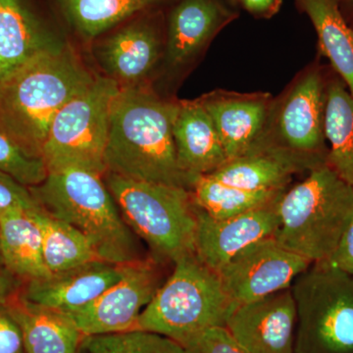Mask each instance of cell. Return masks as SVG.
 Segmentation results:
<instances>
[{
	"mask_svg": "<svg viewBox=\"0 0 353 353\" xmlns=\"http://www.w3.org/2000/svg\"><path fill=\"white\" fill-rule=\"evenodd\" d=\"M179 99L152 83L120 88L114 97L104 152L106 172L143 182L192 190L174 141Z\"/></svg>",
	"mask_w": 353,
	"mask_h": 353,
	"instance_id": "obj_1",
	"label": "cell"
},
{
	"mask_svg": "<svg viewBox=\"0 0 353 353\" xmlns=\"http://www.w3.org/2000/svg\"><path fill=\"white\" fill-rule=\"evenodd\" d=\"M97 76L71 43L46 53L0 83V121L28 152L43 158L55 116Z\"/></svg>",
	"mask_w": 353,
	"mask_h": 353,
	"instance_id": "obj_2",
	"label": "cell"
},
{
	"mask_svg": "<svg viewBox=\"0 0 353 353\" xmlns=\"http://www.w3.org/2000/svg\"><path fill=\"white\" fill-rule=\"evenodd\" d=\"M29 189L48 214L81 232L99 259L118 265L143 261L101 174L65 167L48 171L43 183Z\"/></svg>",
	"mask_w": 353,
	"mask_h": 353,
	"instance_id": "obj_3",
	"label": "cell"
},
{
	"mask_svg": "<svg viewBox=\"0 0 353 353\" xmlns=\"http://www.w3.org/2000/svg\"><path fill=\"white\" fill-rule=\"evenodd\" d=\"M275 240L311 263L328 261L353 220V188L329 166L308 172L278 202Z\"/></svg>",
	"mask_w": 353,
	"mask_h": 353,
	"instance_id": "obj_4",
	"label": "cell"
},
{
	"mask_svg": "<svg viewBox=\"0 0 353 353\" xmlns=\"http://www.w3.org/2000/svg\"><path fill=\"white\" fill-rule=\"evenodd\" d=\"M174 265L170 278L158 288L139 315L137 329L162 334L183 347L205 330L226 326L238 305L227 294L217 272L194 253Z\"/></svg>",
	"mask_w": 353,
	"mask_h": 353,
	"instance_id": "obj_5",
	"label": "cell"
},
{
	"mask_svg": "<svg viewBox=\"0 0 353 353\" xmlns=\"http://www.w3.org/2000/svg\"><path fill=\"white\" fill-rule=\"evenodd\" d=\"M327 85L328 81L318 65L301 70L273 97L263 131L248 154L274 155L294 165L299 173L327 164Z\"/></svg>",
	"mask_w": 353,
	"mask_h": 353,
	"instance_id": "obj_6",
	"label": "cell"
},
{
	"mask_svg": "<svg viewBox=\"0 0 353 353\" xmlns=\"http://www.w3.org/2000/svg\"><path fill=\"white\" fill-rule=\"evenodd\" d=\"M103 180L128 226L157 255L175 262L194 253L197 220L192 190L110 172Z\"/></svg>",
	"mask_w": 353,
	"mask_h": 353,
	"instance_id": "obj_7",
	"label": "cell"
},
{
	"mask_svg": "<svg viewBox=\"0 0 353 353\" xmlns=\"http://www.w3.org/2000/svg\"><path fill=\"white\" fill-rule=\"evenodd\" d=\"M294 353H353V277L328 262L312 263L292 284Z\"/></svg>",
	"mask_w": 353,
	"mask_h": 353,
	"instance_id": "obj_8",
	"label": "cell"
},
{
	"mask_svg": "<svg viewBox=\"0 0 353 353\" xmlns=\"http://www.w3.org/2000/svg\"><path fill=\"white\" fill-rule=\"evenodd\" d=\"M119 90L114 81L97 75L90 87L58 112L41 150L48 171L79 167L105 173L109 117Z\"/></svg>",
	"mask_w": 353,
	"mask_h": 353,
	"instance_id": "obj_9",
	"label": "cell"
},
{
	"mask_svg": "<svg viewBox=\"0 0 353 353\" xmlns=\"http://www.w3.org/2000/svg\"><path fill=\"white\" fill-rule=\"evenodd\" d=\"M167 9L132 16L90 43L102 76L120 88L152 83L166 46Z\"/></svg>",
	"mask_w": 353,
	"mask_h": 353,
	"instance_id": "obj_10",
	"label": "cell"
},
{
	"mask_svg": "<svg viewBox=\"0 0 353 353\" xmlns=\"http://www.w3.org/2000/svg\"><path fill=\"white\" fill-rule=\"evenodd\" d=\"M240 13L236 0H176L167 9L166 46L160 70L169 79L188 73Z\"/></svg>",
	"mask_w": 353,
	"mask_h": 353,
	"instance_id": "obj_11",
	"label": "cell"
},
{
	"mask_svg": "<svg viewBox=\"0 0 353 353\" xmlns=\"http://www.w3.org/2000/svg\"><path fill=\"white\" fill-rule=\"evenodd\" d=\"M311 264L272 236L246 246L218 275L232 301L241 305L290 289Z\"/></svg>",
	"mask_w": 353,
	"mask_h": 353,
	"instance_id": "obj_12",
	"label": "cell"
},
{
	"mask_svg": "<svg viewBox=\"0 0 353 353\" xmlns=\"http://www.w3.org/2000/svg\"><path fill=\"white\" fill-rule=\"evenodd\" d=\"M157 272L146 261L131 264L126 275L88 305L65 313L83 336L137 329L139 315L159 288Z\"/></svg>",
	"mask_w": 353,
	"mask_h": 353,
	"instance_id": "obj_13",
	"label": "cell"
},
{
	"mask_svg": "<svg viewBox=\"0 0 353 353\" xmlns=\"http://www.w3.org/2000/svg\"><path fill=\"white\" fill-rule=\"evenodd\" d=\"M69 43L36 0H0V83Z\"/></svg>",
	"mask_w": 353,
	"mask_h": 353,
	"instance_id": "obj_14",
	"label": "cell"
},
{
	"mask_svg": "<svg viewBox=\"0 0 353 353\" xmlns=\"http://www.w3.org/2000/svg\"><path fill=\"white\" fill-rule=\"evenodd\" d=\"M226 328L250 353H294L296 309L292 290L236 306Z\"/></svg>",
	"mask_w": 353,
	"mask_h": 353,
	"instance_id": "obj_15",
	"label": "cell"
},
{
	"mask_svg": "<svg viewBox=\"0 0 353 353\" xmlns=\"http://www.w3.org/2000/svg\"><path fill=\"white\" fill-rule=\"evenodd\" d=\"M280 197L229 219H214L196 206L194 254L197 259L218 273L246 246L275 236L279 227Z\"/></svg>",
	"mask_w": 353,
	"mask_h": 353,
	"instance_id": "obj_16",
	"label": "cell"
},
{
	"mask_svg": "<svg viewBox=\"0 0 353 353\" xmlns=\"http://www.w3.org/2000/svg\"><path fill=\"white\" fill-rule=\"evenodd\" d=\"M197 101L208 111L228 160L252 152L263 131L273 97L269 92L215 90Z\"/></svg>",
	"mask_w": 353,
	"mask_h": 353,
	"instance_id": "obj_17",
	"label": "cell"
},
{
	"mask_svg": "<svg viewBox=\"0 0 353 353\" xmlns=\"http://www.w3.org/2000/svg\"><path fill=\"white\" fill-rule=\"evenodd\" d=\"M130 265L97 260L43 280L26 283L20 294L32 303L71 312L88 305L119 282Z\"/></svg>",
	"mask_w": 353,
	"mask_h": 353,
	"instance_id": "obj_18",
	"label": "cell"
},
{
	"mask_svg": "<svg viewBox=\"0 0 353 353\" xmlns=\"http://www.w3.org/2000/svg\"><path fill=\"white\" fill-rule=\"evenodd\" d=\"M173 134L179 165L192 182L228 161L217 130L197 99L179 101Z\"/></svg>",
	"mask_w": 353,
	"mask_h": 353,
	"instance_id": "obj_19",
	"label": "cell"
},
{
	"mask_svg": "<svg viewBox=\"0 0 353 353\" xmlns=\"http://www.w3.org/2000/svg\"><path fill=\"white\" fill-rule=\"evenodd\" d=\"M58 22L90 43L116 26L145 11L168 9L176 0H48Z\"/></svg>",
	"mask_w": 353,
	"mask_h": 353,
	"instance_id": "obj_20",
	"label": "cell"
},
{
	"mask_svg": "<svg viewBox=\"0 0 353 353\" xmlns=\"http://www.w3.org/2000/svg\"><path fill=\"white\" fill-rule=\"evenodd\" d=\"M6 304L19 325L26 353H78L83 336L68 315L32 303L18 292Z\"/></svg>",
	"mask_w": 353,
	"mask_h": 353,
	"instance_id": "obj_21",
	"label": "cell"
},
{
	"mask_svg": "<svg viewBox=\"0 0 353 353\" xmlns=\"http://www.w3.org/2000/svg\"><path fill=\"white\" fill-rule=\"evenodd\" d=\"M0 254L6 270L26 283L50 278L39 228L30 211L0 215Z\"/></svg>",
	"mask_w": 353,
	"mask_h": 353,
	"instance_id": "obj_22",
	"label": "cell"
},
{
	"mask_svg": "<svg viewBox=\"0 0 353 353\" xmlns=\"http://www.w3.org/2000/svg\"><path fill=\"white\" fill-rule=\"evenodd\" d=\"M314 27L322 54L353 95V30L341 11V0H296Z\"/></svg>",
	"mask_w": 353,
	"mask_h": 353,
	"instance_id": "obj_23",
	"label": "cell"
},
{
	"mask_svg": "<svg viewBox=\"0 0 353 353\" xmlns=\"http://www.w3.org/2000/svg\"><path fill=\"white\" fill-rule=\"evenodd\" d=\"M325 134L327 164L353 188V95L341 79L327 85Z\"/></svg>",
	"mask_w": 353,
	"mask_h": 353,
	"instance_id": "obj_24",
	"label": "cell"
},
{
	"mask_svg": "<svg viewBox=\"0 0 353 353\" xmlns=\"http://www.w3.org/2000/svg\"><path fill=\"white\" fill-rule=\"evenodd\" d=\"M41 234L44 263L51 275L101 260L90 241L68 223L39 208L30 211Z\"/></svg>",
	"mask_w": 353,
	"mask_h": 353,
	"instance_id": "obj_25",
	"label": "cell"
},
{
	"mask_svg": "<svg viewBox=\"0 0 353 353\" xmlns=\"http://www.w3.org/2000/svg\"><path fill=\"white\" fill-rule=\"evenodd\" d=\"M299 174L294 165L267 153H253L228 160L209 174L221 182L254 192L285 190Z\"/></svg>",
	"mask_w": 353,
	"mask_h": 353,
	"instance_id": "obj_26",
	"label": "cell"
},
{
	"mask_svg": "<svg viewBox=\"0 0 353 353\" xmlns=\"http://www.w3.org/2000/svg\"><path fill=\"white\" fill-rule=\"evenodd\" d=\"M194 203L214 219H229L275 201L285 190L254 192L233 187L211 175L194 178L192 185Z\"/></svg>",
	"mask_w": 353,
	"mask_h": 353,
	"instance_id": "obj_27",
	"label": "cell"
},
{
	"mask_svg": "<svg viewBox=\"0 0 353 353\" xmlns=\"http://www.w3.org/2000/svg\"><path fill=\"white\" fill-rule=\"evenodd\" d=\"M81 347L88 353H185L175 341L141 329L83 336Z\"/></svg>",
	"mask_w": 353,
	"mask_h": 353,
	"instance_id": "obj_28",
	"label": "cell"
},
{
	"mask_svg": "<svg viewBox=\"0 0 353 353\" xmlns=\"http://www.w3.org/2000/svg\"><path fill=\"white\" fill-rule=\"evenodd\" d=\"M0 172L28 188L43 183L48 168L41 157L28 152L0 121Z\"/></svg>",
	"mask_w": 353,
	"mask_h": 353,
	"instance_id": "obj_29",
	"label": "cell"
},
{
	"mask_svg": "<svg viewBox=\"0 0 353 353\" xmlns=\"http://www.w3.org/2000/svg\"><path fill=\"white\" fill-rule=\"evenodd\" d=\"M185 353H250L226 326H216L197 334L183 345Z\"/></svg>",
	"mask_w": 353,
	"mask_h": 353,
	"instance_id": "obj_30",
	"label": "cell"
},
{
	"mask_svg": "<svg viewBox=\"0 0 353 353\" xmlns=\"http://www.w3.org/2000/svg\"><path fill=\"white\" fill-rule=\"evenodd\" d=\"M39 208L29 188L0 172V215L11 211H32Z\"/></svg>",
	"mask_w": 353,
	"mask_h": 353,
	"instance_id": "obj_31",
	"label": "cell"
},
{
	"mask_svg": "<svg viewBox=\"0 0 353 353\" xmlns=\"http://www.w3.org/2000/svg\"><path fill=\"white\" fill-rule=\"evenodd\" d=\"M0 353H26L22 332L6 301H0Z\"/></svg>",
	"mask_w": 353,
	"mask_h": 353,
	"instance_id": "obj_32",
	"label": "cell"
},
{
	"mask_svg": "<svg viewBox=\"0 0 353 353\" xmlns=\"http://www.w3.org/2000/svg\"><path fill=\"white\" fill-rule=\"evenodd\" d=\"M330 265L353 277V220L330 257Z\"/></svg>",
	"mask_w": 353,
	"mask_h": 353,
	"instance_id": "obj_33",
	"label": "cell"
},
{
	"mask_svg": "<svg viewBox=\"0 0 353 353\" xmlns=\"http://www.w3.org/2000/svg\"><path fill=\"white\" fill-rule=\"evenodd\" d=\"M240 8L257 19H270L279 13L283 0H236Z\"/></svg>",
	"mask_w": 353,
	"mask_h": 353,
	"instance_id": "obj_34",
	"label": "cell"
},
{
	"mask_svg": "<svg viewBox=\"0 0 353 353\" xmlns=\"http://www.w3.org/2000/svg\"><path fill=\"white\" fill-rule=\"evenodd\" d=\"M21 281L11 275L8 271H0V301H6L18 290Z\"/></svg>",
	"mask_w": 353,
	"mask_h": 353,
	"instance_id": "obj_35",
	"label": "cell"
},
{
	"mask_svg": "<svg viewBox=\"0 0 353 353\" xmlns=\"http://www.w3.org/2000/svg\"><path fill=\"white\" fill-rule=\"evenodd\" d=\"M341 6H347L353 10V0H341Z\"/></svg>",
	"mask_w": 353,
	"mask_h": 353,
	"instance_id": "obj_36",
	"label": "cell"
},
{
	"mask_svg": "<svg viewBox=\"0 0 353 353\" xmlns=\"http://www.w3.org/2000/svg\"><path fill=\"white\" fill-rule=\"evenodd\" d=\"M0 262H2L1 261V254H0Z\"/></svg>",
	"mask_w": 353,
	"mask_h": 353,
	"instance_id": "obj_37",
	"label": "cell"
}]
</instances>
